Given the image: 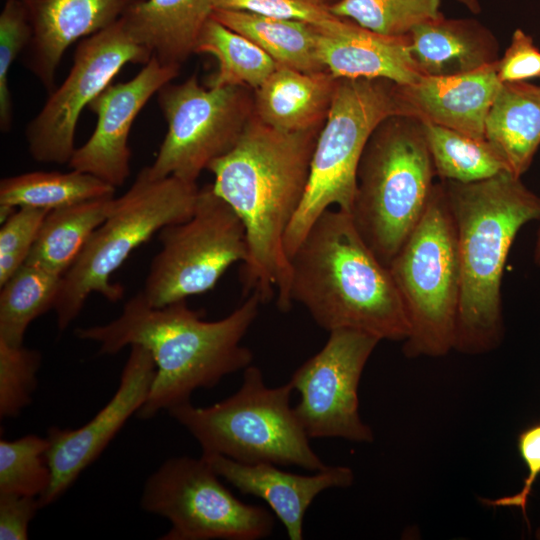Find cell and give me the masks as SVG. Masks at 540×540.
<instances>
[{
	"label": "cell",
	"mask_w": 540,
	"mask_h": 540,
	"mask_svg": "<svg viewBox=\"0 0 540 540\" xmlns=\"http://www.w3.org/2000/svg\"><path fill=\"white\" fill-rule=\"evenodd\" d=\"M320 130L284 132L253 114L234 148L207 169L214 176V191L246 230L244 291L257 292L263 302L276 293L277 305L285 312L292 304L284 236L305 195Z\"/></svg>",
	"instance_id": "6da1fadb"
},
{
	"label": "cell",
	"mask_w": 540,
	"mask_h": 540,
	"mask_svg": "<svg viewBox=\"0 0 540 540\" xmlns=\"http://www.w3.org/2000/svg\"><path fill=\"white\" fill-rule=\"evenodd\" d=\"M263 303L257 292L226 317L207 321L185 300L151 306L140 291L121 314L104 325L78 328L75 335L99 344L100 354H116L141 345L155 363L156 373L137 416L150 419L159 412L189 402L193 392L212 388L225 376L252 365L253 352L242 340Z\"/></svg>",
	"instance_id": "7a4b0ae2"
},
{
	"label": "cell",
	"mask_w": 540,
	"mask_h": 540,
	"mask_svg": "<svg viewBox=\"0 0 540 540\" xmlns=\"http://www.w3.org/2000/svg\"><path fill=\"white\" fill-rule=\"evenodd\" d=\"M289 299L328 332L354 329L405 341L410 325L389 268L365 243L349 213L327 209L289 257Z\"/></svg>",
	"instance_id": "3957f363"
},
{
	"label": "cell",
	"mask_w": 540,
	"mask_h": 540,
	"mask_svg": "<svg viewBox=\"0 0 540 540\" xmlns=\"http://www.w3.org/2000/svg\"><path fill=\"white\" fill-rule=\"evenodd\" d=\"M456 230L461 274L454 349L481 354L504 335L502 278L517 233L540 220V196L503 171L460 183L441 181Z\"/></svg>",
	"instance_id": "277c9868"
},
{
	"label": "cell",
	"mask_w": 540,
	"mask_h": 540,
	"mask_svg": "<svg viewBox=\"0 0 540 540\" xmlns=\"http://www.w3.org/2000/svg\"><path fill=\"white\" fill-rule=\"evenodd\" d=\"M435 177L419 119L396 114L375 128L357 168L350 216L387 267L423 217Z\"/></svg>",
	"instance_id": "5b68a950"
},
{
	"label": "cell",
	"mask_w": 540,
	"mask_h": 540,
	"mask_svg": "<svg viewBox=\"0 0 540 540\" xmlns=\"http://www.w3.org/2000/svg\"><path fill=\"white\" fill-rule=\"evenodd\" d=\"M243 371L241 386L229 397L207 407L189 401L167 412L194 437L202 454L311 472L326 468L290 404V382L268 387L257 366Z\"/></svg>",
	"instance_id": "8992f818"
},
{
	"label": "cell",
	"mask_w": 540,
	"mask_h": 540,
	"mask_svg": "<svg viewBox=\"0 0 540 540\" xmlns=\"http://www.w3.org/2000/svg\"><path fill=\"white\" fill-rule=\"evenodd\" d=\"M198 192L196 183L174 176L152 178L144 167L131 187L114 199L107 218L63 275L54 305L58 329L65 330L77 318L92 293L110 302L120 300L124 289L110 282L111 275L155 233L190 218Z\"/></svg>",
	"instance_id": "52a82bcc"
},
{
	"label": "cell",
	"mask_w": 540,
	"mask_h": 540,
	"mask_svg": "<svg viewBox=\"0 0 540 540\" xmlns=\"http://www.w3.org/2000/svg\"><path fill=\"white\" fill-rule=\"evenodd\" d=\"M405 113L399 84L384 78H338L311 160L303 200L284 236L288 258L331 206L350 214L364 148L387 117Z\"/></svg>",
	"instance_id": "ba28073f"
},
{
	"label": "cell",
	"mask_w": 540,
	"mask_h": 540,
	"mask_svg": "<svg viewBox=\"0 0 540 540\" xmlns=\"http://www.w3.org/2000/svg\"><path fill=\"white\" fill-rule=\"evenodd\" d=\"M388 268L410 325L405 356L446 355L455 345L461 274L455 225L441 181Z\"/></svg>",
	"instance_id": "9c48e42d"
},
{
	"label": "cell",
	"mask_w": 540,
	"mask_h": 540,
	"mask_svg": "<svg viewBox=\"0 0 540 540\" xmlns=\"http://www.w3.org/2000/svg\"><path fill=\"white\" fill-rule=\"evenodd\" d=\"M143 290L147 302L163 307L211 290L234 263H245L249 247L237 213L214 191L199 189L194 212L162 228Z\"/></svg>",
	"instance_id": "30bf717a"
},
{
	"label": "cell",
	"mask_w": 540,
	"mask_h": 540,
	"mask_svg": "<svg viewBox=\"0 0 540 540\" xmlns=\"http://www.w3.org/2000/svg\"><path fill=\"white\" fill-rule=\"evenodd\" d=\"M209 462L177 456L146 480L140 505L170 523L162 540H259L272 534L274 517L263 506L239 500Z\"/></svg>",
	"instance_id": "8fae6325"
},
{
	"label": "cell",
	"mask_w": 540,
	"mask_h": 540,
	"mask_svg": "<svg viewBox=\"0 0 540 540\" xmlns=\"http://www.w3.org/2000/svg\"><path fill=\"white\" fill-rule=\"evenodd\" d=\"M254 90L203 87L197 75L157 92L167 133L152 165V178L174 176L196 183L201 172L231 151L254 114Z\"/></svg>",
	"instance_id": "7c38bea8"
},
{
	"label": "cell",
	"mask_w": 540,
	"mask_h": 540,
	"mask_svg": "<svg viewBox=\"0 0 540 540\" xmlns=\"http://www.w3.org/2000/svg\"><path fill=\"white\" fill-rule=\"evenodd\" d=\"M150 52L137 43L122 20L82 40L73 65L25 129L28 151L38 162L68 164L82 110L110 84L127 63L146 64Z\"/></svg>",
	"instance_id": "4fadbf2b"
},
{
	"label": "cell",
	"mask_w": 540,
	"mask_h": 540,
	"mask_svg": "<svg viewBox=\"0 0 540 540\" xmlns=\"http://www.w3.org/2000/svg\"><path fill=\"white\" fill-rule=\"evenodd\" d=\"M380 341L359 330L330 331L325 345L294 371L289 382L300 396L294 411L310 439L374 440L359 414L358 387Z\"/></svg>",
	"instance_id": "5bb4252c"
},
{
	"label": "cell",
	"mask_w": 540,
	"mask_h": 540,
	"mask_svg": "<svg viewBox=\"0 0 540 540\" xmlns=\"http://www.w3.org/2000/svg\"><path fill=\"white\" fill-rule=\"evenodd\" d=\"M156 366L150 352L131 345L117 390L106 405L76 429L49 428L47 459L51 483L39 498L41 508L59 499L105 450L133 414L145 404Z\"/></svg>",
	"instance_id": "9a60e30c"
},
{
	"label": "cell",
	"mask_w": 540,
	"mask_h": 540,
	"mask_svg": "<svg viewBox=\"0 0 540 540\" xmlns=\"http://www.w3.org/2000/svg\"><path fill=\"white\" fill-rule=\"evenodd\" d=\"M179 71L180 67L151 57L132 79L105 88L88 106L97 116L96 127L75 149L69 168L94 175L115 188L122 186L130 175L128 136L132 124L151 97Z\"/></svg>",
	"instance_id": "2e32d148"
},
{
	"label": "cell",
	"mask_w": 540,
	"mask_h": 540,
	"mask_svg": "<svg viewBox=\"0 0 540 540\" xmlns=\"http://www.w3.org/2000/svg\"><path fill=\"white\" fill-rule=\"evenodd\" d=\"M144 0H22L32 37L24 50L25 67L47 91L55 86L66 49L120 20Z\"/></svg>",
	"instance_id": "e0dca14e"
},
{
	"label": "cell",
	"mask_w": 540,
	"mask_h": 540,
	"mask_svg": "<svg viewBox=\"0 0 540 540\" xmlns=\"http://www.w3.org/2000/svg\"><path fill=\"white\" fill-rule=\"evenodd\" d=\"M215 472L242 494L265 501L290 540L303 539L304 516L323 491L348 488L354 473L347 466H327L310 475L282 470L271 463L245 464L217 454H202Z\"/></svg>",
	"instance_id": "ac0fdd59"
},
{
	"label": "cell",
	"mask_w": 540,
	"mask_h": 540,
	"mask_svg": "<svg viewBox=\"0 0 540 540\" xmlns=\"http://www.w3.org/2000/svg\"><path fill=\"white\" fill-rule=\"evenodd\" d=\"M314 27L318 57L336 78H384L410 85L424 75L411 54L409 35H384L338 16Z\"/></svg>",
	"instance_id": "d6986e66"
},
{
	"label": "cell",
	"mask_w": 540,
	"mask_h": 540,
	"mask_svg": "<svg viewBox=\"0 0 540 540\" xmlns=\"http://www.w3.org/2000/svg\"><path fill=\"white\" fill-rule=\"evenodd\" d=\"M497 65L449 76L422 75L413 84L399 85L406 115L485 138L486 119L501 86Z\"/></svg>",
	"instance_id": "ffe728a7"
},
{
	"label": "cell",
	"mask_w": 540,
	"mask_h": 540,
	"mask_svg": "<svg viewBox=\"0 0 540 540\" xmlns=\"http://www.w3.org/2000/svg\"><path fill=\"white\" fill-rule=\"evenodd\" d=\"M338 78L328 70L306 73L279 65L254 90V114L265 124L284 132L323 127Z\"/></svg>",
	"instance_id": "44dd1931"
},
{
	"label": "cell",
	"mask_w": 540,
	"mask_h": 540,
	"mask_svg": "<svg viewBox=\"0 0 540 540\" xmlns=\"http://www.w3.org/2000/svg\"><path fill=\"white\" fill-rule=\"evenodd\" d=\"M411 54L424 75L449 76L498 62L499 43L473 18H445L422 23L409 33Z\"/></svg>",
	"instance_id": "7402d4cb"
},
{
	"label": "cell",
	"mask_w": 540,
	"mask_h": 540,
	"mask_svg": "<svg viewBox=\"0 0 540 540\" xmlns=\"http://www.w3.org/2000/svg\"><path fill=\"white\" fill-rule=\"evenodd\" d=\"M214 0H144L121 18L132 38L168 66L181 65L195 53Z\"/></svg>",
	"instance_id": "603a6c76"
},
{
	"label": "cell",
	"mask_w": 540,
	"mask_h": 540,
	"mask_svg": "<svg viewBox=\"0 0 540 540\" xmlns=\"http://www.w3.org/2000/svg\"><path fill=\"white\" fill-rule=\"evenodd\" d=\"M485 138L521 177L540 145V85L504 82L488 113Z\"/></svg>",
	"instance_id": "cb8c5ba5"
},
{
	"label": "cell",
	"mask_w": 540,
	"mask_h": 540,
	"mask_svg": "<svg viewBox=\"0 0 540 540\" xmlns=\"http://www.w3.org/2000/svg\"><path fill=\"white\" fill-rule=\"evenodd\" d=\"M212 17L251 40L279 65L306 73L326 70L318 57L314 25L239 10L214 9Z\"/></svg>",
	"instance_id": "d4e9b609"
},
{
	"label": "cell",
	"mask_w": 540,
	"mask_h": 540,
	"mask_svg": "<svg viewBox=\"0 0 540 540\" xmlns=\"http://www.w3.org/2000/svg\"><path fill=\"white\" fill-rule=\"evenodd\" d=\"M115 197L107 196L51 210L26 263L64 275L93 232L109 215Z\"/></svg>",
	"instance_id": "484cf974"
},
{
	"label": "cell",
	"mask_w": 540,
	"mask_h": 540,
	"mask_svg": "<svg viewBox=\"0 0 540 540\" xmlns=\"http://www.w3.org/2000/svg\"><path fill=\"white\" fill-rule=\"evenodd\" d=\"M34 171L0 181V214L4 222L17 208L55 210L92 199L114 196L115 187L89 173Z\"/></svg>",
	"instance_id": "4316f807"
},
{
	"label": "cell",
	"mask_w": 540,
	"mask_h": 540,
	"mask_svg": "<svg viewBox=\"0 0 540 540\" xmlns=\"http://www.w3.org/2000/svg\"><path fill=\"white\" fill-rule=\"evenodd\" d=\"M195 53L213 55L217 70L207 79L206 87H260L277 68L267 53L251 40L211 17L199 36Z\"/></svg>",
	"instance_id": "83f0119b"
},
{
	"label": "cell",
	"mask_w": 540,
	"mask_h": 540,
	"mask_svg": "<svg viewBox=\"0 0 540 540\" xmlns=\"http://www.w3.org/2000/svg\"><path fill=\"white\" fill-rule=\"evenodd\" d=\"M62 277L25 262L0 286V341L12 346L23 345L31 322L54 309Z\"/></svg>",
	"instance_id": "f1b7e54d"
},
{
	"label": "cell",
	"mask_w": 540,
	"mask_h": 540,
	"mask_svg": "<svg viewBox=\"0 0 540 540\" xmlns=\"http://www.w3.org/2000/svg\"><path fill=\"white\" fill-rule=\"evenodd\" d=\"M422 124L436 177L440 181L471 183L509 171L503 158L486 138H476L430 122Z\"/></svg>",
	"instance_id": "f546056e"
},
{
	"label": "cell",
	"mask_w": 540,
	"mask_h": 540,
	"mask_svg": "<svg viewBox=\"0 0 540 540\" xmlns=\"http://www.w3.org/2000/svg\"><path fill=\"white\" fill-rule=\"evenodd\" d=\"M441 0H341L329 7L342 18L389 36H407L416 26L441 17Z\"/></svg>",
	"instance_id": "4dcf8cb0"
},
{
	"label": "cell",
	"mask_w": 540,
	"mask_h": 540,
	"mask_svg": "<svg viewBox=\"0 0 540 540\" xmlns=\"http://www.w3.org/2000/svg\"><path fill=\"white\" fill-rule=\"evenodd\" d=\"M47 437L0 440V493L40 498L51 483Z\"/></svg>",
	"instance_id": "1f68e13d"
},
{
	"label": "cell",
	"mask_w": 540,
	"mask_h": 540,
	"mask_svg": "<svg viewBox=\"0 0 540 540\" xmlns=\"http://www.w3.org/2000/svg\"><path fill=\"white\" fill-rule=\"evenodd\" d=\"M41 354L0 341V417L15 418L30 405L36 390Z\"/></svg>",
	"instance_id": "d6a6232c"
},
{
	"label": "cell",
	"mask_w": 540,
	"mask_h": 540,
	"mask_svg": "<svg viewBox=\"0 0 540 540\" xmlns=\"http://www.w3.org/2000/svg\"><path fill=\"white\" fill-rule=\"evenodd\" d=\"M32 37V27L22 0H5L0 13V129L13 125V103L8 76L12 64Z\"/></svg>",
	"instance_id": "836d02e7"
},
{
	"label": "cell",
	"mask_w": 540,
	"mask_h": 540,
	"mask_svg": "<svg viewBox=\"0 0 540 540\" xmlns=\"http://www.w3.org/2000/svg\"><path fill=\"white\" fill-rule=\"evenodd\" d=\"M50 211L19 207L0 229V286L27 260L46 215Z\"/></svg>",
	"instance_id": "e575fe53"
},
{
	"label": "cell",
	"mask_w": 540,
	"mask_h": 540,
	"mask_svg": "<svg viewBox=\"0 0 540 540\" xmlns=\"http://www.w3.org/2000/svg\"><path fill=\"white\" fill-rule=\"evenodd\" d=\"M214 9L239 10L321 26L336 17L321 0H214Z\"/></svg>",
	"instance_id": "d590c367"
},
{
	"label": "cell",
	"mask_w": 540,
	"mask_h": 540,
	"mask_svg": "<svg viewBox=\"0 0 540 540\" xmlns=\"http://www.w3.org/2000/svg\"><path fill=\"white\" fill-rule=\"evenodd\" d=\"M517 447L526 466L527 475L522 488L516 494L504 496L495 500L482 499L487 506L516 507L521 509L527 519V504L537 478L540 476V421L527 427L518 435Z\"/></svg>",
	"instance_id": "8d00e7d4"
},
{
	"label": "cell",
	"mask_w": 540,
	"mask_h": 540,
	"mask_svg": "<svg viewBox=\"0 0 540 540\" xmlns=\"http://www.w3.org/2000/svg\"><path fill=\"white\" fill-rule=\"evenodd\" d=\"M497 75L501 83L540 77V50L523 30L514 31L510 45L498 61Z\"/></svg>",
	"instance_id": "74e56055"
},
{
	"label": "cell",
	"mask_w": 540,
	"mask_h": 540,
	"mask_svg": "<svg viewBox=\"0 0 540 540\" xmlns=\"http://www.w3.org/2000/svg\"><path fill=\"white\" fill-rule=\"evenodd\" d=\"M40 508L39 498L0 493V539H28L29 524Z\"/></svg>",
	"instance_id": "f35d334b"
},
{
	"label": "cell",
	"mask_w": 540,
	"mask_h": 540,
	"mask_svg": "<svg viewBox=\"0 0 540 540\" xmlns=\"http://www.w3.org/2000/svg\"><path fill=\"white\" fill-rule=\"evenodd\" d=\"M534 262L536 265L540 266V228L538 230L534 246Z\"/></svg>",
	"instance_id": "ab89813d"
},
{
	"label": "cell",
	"mask_w": 540,
	"mask_h": 540,
	"mask_svg": "<svg viewBox=\"0 0 540 540\" xmlns=\"http://www.w3.org/2000/svg\"><path fill=\"white\" fill-rule=\"evenodd\" d=\"M324 4H326L328 7H330L331 5L341 1V0H321Z\"/></svg>",
	"instance_id": "60d3db41"
},
{
	"label": "cell",
	"mask_w": 540,
	"mask_h": 540,
	"mask_svg": "<svg viewBox=\"0 0 540 540\" xmlns=\"http://www.w3.org/2000/svg\"><path fill=\"white\" fill-rule=\"evenodd\" d=\"M5 1V0H4Z\"/></svg>",
	"instance_id": "b9f144b4"
}]
</instances>
